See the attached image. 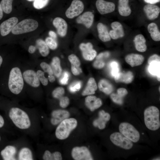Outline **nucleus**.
Here are the masks:
<instances>
[{
	"mask_svg": "<svg viewBox=\"0 0 160 160\" xmlns=\"http://www.w3.org/2000/svg\"><path fill=\"white\" fill-rule=\"evenodd\" d=\"M9 117L17 128L26 129L31 125V122L28 114L24 111L17 107L11 108L9 112Z\"/></svg>",
	"mask_w": 160,
	"mask_h": 160,
	"instance_id": "1",
	"label": "nucleus"
},
{
	"mask_svg": "<svg viewBox=\"0 0 160 160\" xmlns=\"http://www.w3.org/2000/svg\"><path fill=\"white\" fill-rule=\"evenodd\" d=\"M144 115L145 124L148 129L155 131L159 128L160 112L157 108L154 106L148 107L145 110Z\"/></svg>",
	"mask_w": 160,
	"mask_h": 160,
	"instance_id": "2",
	"label": "nucleus"
},
{
	"mask_svg": "<svg viewBox=\"0 0 160 160\" xmlns=\"http://www.w3.org/2000/svg\"><path fill=\"white\" fill-rule=\"evenodd\" d=\"M8 87L10 90L14 94H19L22 90L24 82L20 69L14 67L11 70L9 75Z\"/></svg>",
	"mask_w": 160,
	"mask_h": 160,
	"instance_id": "3",
	"label": "nucleus"
},
{
	"mask_svg": "<svg viewBox=\"0 0 160 160\" xmlns=\"http://www.w3.org/2000/svg\"><path fill=\"white\" fill-rule=\"evenodd\" d=\"M77 120L74 118L66 119L60 122L57 127L55 135L56 137L61 140L66 139L71 132L77 126Z\"/></svg>",
	"mask_w": 160,
	"mask_h": 160,
	"instance_id": "4",
	"label": "nucleus"
},
{
	"mask_svg": "<svg viewBox=\"0 0 160 160\" xmlns=\"http://www.w3.org/2000/svg\"><path fill=\"white\" fill-rule=\"evenodd\" d=\"M38 25V22L34 20L26 19L17 24L12 30V33L17 35L30 32L36 29Z\"/></svg>",
	"mask_w": 160,
	"mask_h": 160,
	"instance_id": "5",
	"label": "nucleus"
},
{
	"mask_svg": "<svg viewBox=\"0 0 160 160\" xmlns=\"http://www.w3.org/2000/svg\"><path fill=\"white\" fill-rule=\"evenodd\" d=\"M121 133L134 143L138 142L140 138L138 131L131 124L127 122L121 123L119 126Z\"/></svg>",
	"mask_w": 160,
	"mask_h": 160,
	"instance_id": "6",
	"label": "nucleus"
},
{
	"mask_svg": "<svg viewBox=\"0 0 160 160\" xmlns=\"http://www.w3.org/2000/svg\"><path fill=\"white\" fill-rule=\"evenodd\" d=\"M85 4L81 0H72L66 9L65 15L69 19H73L80 15L84 11Z\"/></svg>",
	"mask_w": 160,
	"mask_h": 160,
	"instance_id": "7",
	"label": "nucleus"
},
{
	"mask_svg": "<svg viewBox=\"0 0 160 160\" xmlns=\"http://www.w3.org/2000/svg\"><path fill=\"white\" fill-rule=\"evenodd\" d=\"M110 138L114 144L125 149H130L133 146L132 142L120 132L113 133L111 135Z\"/></svg>",
	"mask_w": 160,
	"mask_h": 160,
	"instance_id": "8",
	"label": "nucleus"
},
{
	"mask_svg": "<svg viewBox=\"0 0 160 160\" xmlns=\"http://www.w3.org/2000/svg\"><path fill=\"white\" fill-rule=\"evenodd\" d=\"M73 158L75 160H92L93 158L87 148L85 146L76 147L71 151Z\"/></svg>",
	"mask_w": 160,
	"mask_h": 160,
	"instance_id": "9",
	"label": "nucleus"
},
{
	"mask_svg": "<svg viewBox=\"0 0 160 160\" xmlns=\"http://www.w3.org/2000/svg\"><path fill=\"white\" fill-rule=\"evenodd\" d=\"M95 4L97 11L101 15L112 12L115 9V5L113 2L105 0H96Z\"/></svg>",
	"mask_w": 160,
	"mask_h": 160,
	"instance_id": "10",
	"label": "nucleus"
},
{
	"mask_svg": "<svg viewBox=\"0 0 160 160\" xmlns=\"http://www.w3.org/2000/svg\"><path fill=\"white\" fill-rule=\"evenodd\" d=\"M79 48L82 51L83 57L87 60H92L96 56L97 52L93 49L92 44L90 42L81 44Z\"/></svg>",
	"mask_w": 160,
	"mask_h": 160,
	"instance_id": "11",
	"label": "nucleus"
},
{
	"mask_svg": "<svg viewBox=\"0 0 160 160\" xmlns=\"http://www.w3.org/2000/svg\"><path fill=\"white\" fill-rule=\"evenodd\" d=\"M51 115L50 122L53 125H55L68 118L70 114L69 112L66 110L58 109L53 111Z\"/></svg>",
	"mask_w": 160,
	"mask_h": 160,
	"instance_id": "12",
	"label": "nucleus"
},
{
	"mask_svg": "<svg viewBox=\"0 0 160 160\" xmlns=\"http://www.w3.org/2000/svg\"><path fill=\"white\" fill-rule=\"evenodd\" d=\"M18 22L17 18L13 17L2 22L0 25L1 35L4 36L8 35L17 24Z\"/></svg>",
	"mask_w": 160,
	"mask_h": 160,
	"instance_id": "13",
	"label": "nucleus"
},
{
	"mask_svg": "<svg viewBox=\"0 0 160 160\" xmlns=\"http://www.w3.org/2000/svg\"><path fill=\"white\" fill-rule=\"evenodd\" d=\"M23 77L25 82L29 85L34 87H37L40 84L36 73L34 71L28 70L23 73Z\"/></svg>",
	"mask_w": 160,
	"mask_h": 160,
	"instance_id": "14",
	"label": "nucleus"
},
{
	"mask_svg": "<svg viewBox=\"0 0 160 160\" xmlns=\"http://www.w3.org/2000/svg\"><path fill=\"white\" fill-rule=\"evenodd\" d=\"M53 24L57 29V33L60 36L63 37L66 36L68 26L64 19L60 17H56L53 20Z\"/></svg>",
	"mask_w": 160,
	"mask_h": 160,
	"instance_id": "15",
	"label": "nucleus"
},
{
	"mask_svg": "<svg viewBox=\"0 0 160 160\" xmlns=\"http://www.w3.org/2000/svg\"><path fill=\"white\" fill-rule=\"evenodd\" d=\"M94 15L89 11L85 12L79 15L76 19L77 23L84 25L87 28H90L93 22Z\"/></svg>",
	"mask_w": 160,
	"mask_h": 160,
	"instance_id": "16",
	"label": "nucleus"
},
{
	"mask_svg": "<svg viewBox=\"0 0 160 160\" xmlns=\"http://www.w3.org/2000/svg\"><path fill=\"white\" fill-rule=\"evenodd\" d=\"M98 115V118L94 120L93 124L94 127L102 129L105 128L106 122L110 120V115L103 110L99 112Z\"/></svg>",
	"mask_w": 160,
	"mask_h": 160,
	"instance_id": "17",
	"label": "nucleus"
},
{
	"mask_svg": "<svg viewBox=\"0 0 160 160\" xmlns=\"http://www.w3.org/2000/svg\"><path fill=\"white\" fill-rule=\"evenodd\" d=\"M111 26L113 30L110 31L109 33L113 39H117L124 36L123 27L120 23L117 21L113 22L111 24Z\"/></svg>",
	"mask_w": 160,
	"mask_h": 160,
	"instance_id": "18",
	"label": "nucleus"
},
{
	"mask_svg": "<svg viewBox=\"0 0 160 160\" xmlns=\"http://www.w3.org/2000/svg\"><path fill=\"white\" fill-rule=\"evenodd\" d=\"M143 10L147 18L153 20L158 17L160 12V8L157 5L148 4L145 5Z\"/></svg>",
	"mask_w": 160,
	"mask_h": 160,
	"instance_id": "19",
	"label": "nucleus"
},
{
	"mask_svg": "<svg viewBox=\"0 0 160 160\" xmlns=\"http://www.w3.org/2000/svg\"><path fill=\"white\" fill-rule=\"evenodd\" d=\"M85 103L87 108L92 111L98 108L102 105L101 99L94 95H89L86 97Z\"/></svg>",
	"mask_w": 160,
	"mask_h": 160,
	"instance_id": "20",
	"label": "nucleus"
},
{
	"mask_svg": "<svg viewBox=\"0 0 160 160\" xmlns=\"http://www.w3.org/2000/svg\"><path fill=\"white\" fill-rule=\"evenodd\" d=\"M126 62L132 67L141 65L143 63L144 58L140 54L132 53L128 54L125 57Z\"/></svg>",
	"mask_w": 160,
	"mask_h": 160,
	"instance_id": "21",
	"label": "nucleus"
},
{
	"mask_svg": "<svg viewBox=\"0 0 160 160\" xmlns=\"http://www.w3.org/2000/svg\"><path fill=\"white\" fill-rule=\"evenodd\" d=\"M16 152L17 150L15 146L8 145L1 151L0 154L4 160H15V156Z\"/></svg>",
	"mask_w": 160,
	"mask_h": 160,
	"instance_id": "22",
	"label": "nucleus"
},
{
	"mask_svg": "<svg viewBox=\"0 0 160 160\" xmlns=\"http://www.w3.org/2000/svg\"><path fill=\"white\" fill-rule=\"evenodd\" d=\"M115 80L116 82H122L125 84L131 83L133 81L134 75L131 71L119 72L114 77Z\"/></svg>",
	"mask_w": 160,
	"mask_h": 160,
	"instance_id": "23",
	"label": "nucleus"
},
{
	"mask_svg": "<svg viewBox=\"0 0 160 160\" xmlns=\"http://www.w3.org/2000/svg\"><path fill=\"white\" fill-rule=\"evenodd\" d=\"M129 3V0H119L118 9L121 15L126 17L130 15L131 10Z\"/></svg>",
	"mask_w": 160,
	"mask_h": 160,
	"instance_id": "24",
	"label": "nucleus"
},
{
	"mask_svg": "<svg viewBox=\"0 0 160 160\" xmlns=\"http://www.w3.org/2000/svg\"><path fill=\"white\" fill-rule=\"evenodd\" d=\"M100 39L103 42L109 41L111 40L107 28L106 26L101 23H99L97 26Z\"/></svg>",
	"mask_w": 160,
	"mask_h": 160,
	"instance_id": "25",
	"label": "nucleus"
},
{
	"mask_svg": "<svg viewBox=\"0 0 160 160\" xmlns=\"http://www.w3.org/2000/svg\"><path fill=\"white\" fill-rule=\"evenodd\" d=\"M134 42L135 48L137 51L141 52H144L146 50V40L143 35L139 34L137 35L134 39Z\"/></svg>",
	"mask_w": 160,
	"mask_h": 160,
	"instance_id": "26",
	"label": "nucleus"
},
{
	"mask_svg": "<svg viewBox=\"0 0 160 160\" xmlns=\"http://www.w3.org/2000/svg\"><path fill=\"white\" fill-rule=\"evenodd\" d=\"M97 89V86L95 81L93 78H90L89 79L87 86L82 92L83 96L94 94Z\"/></svg>",
	"mask_w": 160,
	"mask_h": 160,
	"instance_id": "27",
	"label": "nucleus"
},
{
	"mask_svg": "<svg viewBox=\"0 0 160 160\" xmlns=\"http://www.w3.org/2000/svg\"><path fill=\"white\" fill-rule=\"evenodd\" d=\"M147 28L153 40L156 41H160V32L157 25L155 23H150L148 25Z\"/></svg>",
	"mask_w": 160,
	"mask_h": 160,
	"instance_id": "28",
	"label": "nucleus"
},
{
	"mask_svg": "<svg viewBox=\"0 0 160 160\" xmlns=\"http://www.w3.org/2000/svg\"><path fill=\"white\" fill-rule=\"evenodd\" d=\"M100 90L107 95L110 94L113 89L112 84L108 80L102 79L100 81L98 84Z\"/></svg>",
	"mask_w": 160,
	"mask_h": 160,
	"instance_id": "29",
	"label": "nucleus"
},
{
	"mask_svg": "<svg viewBox=\"0 0 160 160\" xmlns=\"http://www.w3.org/2000/svg\"><path fill=\"white\" fill-rule=\"evenodd\" d=\"M60 60L57 57H54L51 63V67L53 74L57 77H59L62 73V69L60 65Z\"/></svg>",
	"mask_w": 160,
	"mask_h": 160,
	"instance_id": "30",
	"label": "nucleus"
},
{
	"mask_svg": "<svg viewBox=\"0 0 160 160\" xmlns=\"http://www.w3.org/2000/svg\"><path fill=\"white\" fill-rule=\"evenodd\" d=\"M160 62L153 61L149 64L148 70L151 75L156 76L157 79L160 81Z\"/></svg>",
	"mask_w": 160,
	"mask_h": 160,
	"instance_id": "31",
	"label": "nucleus"
},
{
	"mask_svg": "<svg viewBox=\"0 0 160 160\" xmlns=\"http://www.w3.org/2000/svg\"><path fill=\"white\" fill-rule=\"evenodd\" d=\"M36 46L42 56L46 57L49 53V47L45 41L41 39H38L36 41Z\"/></svg>",
	"mask_w": 160,
	"mask_h": 160,
	"instance_id": "32",
	"label": "nucleus"
},
{
	"mask_svg": "<svg viewBox=\"0 0 160 160\" xmlns=\"http://www.w3.org/2000/svg\"><path fill=\"white\" fill-rule=\"evenodd\" d=\"M43 159L44 160H61L62 157L59 152L55 151L52 153L49 151L46 150L43 155Z\"/></svg>",
	"mask_w": 160,
	"mask_h": 160,
	"instance_id": "33",
	"label": "nucleus"
},
{
	"mask_svg": "<svg viewBox=\"0 0 160 160\" xmlns=\"http://www.w3.org/2000/svg\"><path fill=\"white\" fill-rule=\"evenodd\" d=\"M18 159L20 160H33L32 152L31 150L27 147L22 148L19 153Z\"/></svg>",
	"mask_w": 160,
	"mask_h": 160,
	"instance_id": "34",
	"label": "nucleus"
},
{
	"mask_svg": "<svg viewBox=\"0 0 160 160\" xmlns=\"http://www.w3.org/2000/svg\"><path fill=\"white\" fill-rule=\"evenodd\" d=\"M13 0H2L0 4L3 11L6 14H9L12 10Z\"/></svg>",
	"mask_w": 160,
	"mask_h": 160,
	"instance_id": "35",
	"label": "nucleus"
},
{
	"mask_svg": "<svg viewBox=\"0 0 160 160\" xmlns=\"http://www.w3.org/2000/svg\"><path fill=\"white\" fill-rule=\"evenodd\" d=\"M64 93V89L62 87H59L56 88L53 91L52 94L54 98L59 99L63 96Z\"/></svg>",
	"mask_w": 160,
	"mask_h": 160,
	"instance_id": "36",
	"label": "nucleus"
},
{
	"mask_svg": "<svg viewBox=\"0 0 160 160\" xmlns=\"http://www.w3.org/2000/svg\"><path fill=\"white\" fill-rule=\"evenodd\" d=\"M45 42L50 49L54 50L57 47V44L55 40L51 37H47L46 39Z\"/></svg>",
	"mask_w": 160,
	"mask_h": 160,
	"instance_id": "37",
	"label": "nucleus"
},
{
	"mask_svg": "<svg viewBox=\"0 0 160 160\" xmlns=\"http://www.w3.org/2000/svg\"><path fill=\"white\" fill-rule=\"evenodd\" d=\"M49 0H35L33 6L36 9H40L44 7L48 3Z\"/></svg>",
	"mask_w": 160,
	"mask_h": 160,
	"instance_id": "38",
	"label": "nucleus"
},
{
	"mask_svg": "<svg viewBox=\"0 0 160 160\" xmlns=\"http://www.w3.org/2000/svg\"><path fill=\"white\" fill-rule=\"evenodd\" d=\"M36 74L39 81L44 86H46L48 84V79L44 76V72L43 71L38 70Z\"/></svg>",
	"mask_w": 160,
	"mask_h": 160,
	"instance_id": "39",
	"label": "nucleus"
},
{
	"mask_svg": "<svg viewBox=\"0 0 160 160\" xmlns=\"http://www.w3.org/2000/svg\"><path fill=\"white\" fill-rule=\"evenodd\" d=\"M68 59L71 64L77 67H79L80 62L79 58L76 55L71 54L68 56Z\"/></svg>",
	"mask_w": 160,
	"mask_h": 160,
	"instance_id": "40",
	"label": "nucleus"
},
{
	"mask_svg": "<svg viewBox=\"0 0 160 160\" xmlns=\"http://www.w3.org/2000/svg\"><path fill=\"white\" fill-rule=\"evenodd\" d=\"M111 74L115 77L119 72L118 64L116 62H112L111 64Z\"/></svg>",
	"mask_w": 160,
	"mask_h": 160,
	"instance_id": "41",
	"label": "nucleus"
},
{
	"mask_svg": "<svg viewBox=\"0 0 160 160\" xmlns=\"http://www.w3.org/2000/svg\"><path fill=\"white\" fill-rule=\"evenodd\" d=\"M81 82L80 81H77L73 82L70 86L69 89L70 92H74L79 91L81 87Z\"/></svg>",
	"mask_w": 160,
	"mask_h": 160,
	"instance_id": "42",
	"label": "nucleus"
},
{
	"mask_svg": "<svg viewBox=\"0 0 160 160\" xmlns=\"http://www.w3.org/2000/svg\"><path fill=\"white\" fill-rule=\"evenodd\" d=\"M110 96L112 100L115 103L119 105H122L123 103L122 97L118 94L113 93L111 94Z\"/></svg>",
	"mask_w": 160,
	"mask_h": 160,
	"instance_id": "43",
	"label": "nucleus"
},
{
	"mask_svg": "<svg viewBox=\"0 0 160 160\" xmlns=\"http://www.w3.org/2000/svg\"><path fill=\"white\" fill-rule=\"evenodd\" d=\"M40 65L44 71L47 73L49 75H52L53 74L51 67L47 63L43 62L41 63Z\"/></svg>",
	"mask_w": 160,
	"mask_h": 160,
	"instance_id": "44",
	"label": "nucleus"
},
{
	"mask_svg": "<svg viewBox=\"0 0 160 160\" xmlns=\"http://www.w3.org/2000/svg\"><path fill=\"white\" fill-rule=\"evenodd\" d=\"M59 99L60 100V105L62 108H65L69 105L70 100L68 97L63 96Z\"/></svg>",
	"mask_w": 160,
	"mask_h": 160,
	"instance_id": "45",
	"label": "nucleus"
},
{
	"mask_svg": "<svg viewBox=\"0 0 160 160\" xmlns=\"http://www.w3.org/2000/svg\"><path fill=\"white\" fill-rule=\"evenodd\" d=\"M105 64V63L101 59H96L94 62L93 66L96 68L101 69L103 68Z\"/></svg>",
	"mask_w": 160,
	"mask_h": 160,
	"instance_id": "46",
	"label": "nucleus"
},
{
	"mask_svg": "<svg viewBox=\"0 0 160 160\" xmlns=\"http://www.w3.org/2000/svg\"><path fill=\"white\" fill-rule=\"evenodd\" d=\"M69 76L68 72L67 71L65 72L62 77L60 80V83L63 85L67 84L68 82Z\"/></svg>",
	"mask_w": 160,
	"mask_h": 160,
	"instance_id": "47",
	"label": "nucleus"
},
{
	"mask_svg": "<svg viewBox=\"0 0 160 160\" xmlns=\"http://www.w3.org/2000/svg\"><path fill=\"white\" fill-rule=\"evenodd\" d=\"M153 61L160 62V56L157 54H154L151 56L148 59V64Z\"/></svg>",
	"mask_w": 160,
	"mask_h": 160,
	"instance_id": "48",
	"label": "nucleus"
},
{
	"mask_svg": "<svg viewBox=\"0 0 160 160\" xmlns=\"http://www.w3.org/2000/svg\"><path fill=\"white\" fill-rule=\"evenodd\" d=\"M71 70L72 73L75 75H78L81 72L79 67H77L72 64H71Z\"/></svg>",
	"mask_w": 160,
	"mask_h": 160,
	"instance_id": "49",
	"label": "nucleus"
},
{
	"mask_svg": "<svg viewBox=\"0 0 160 160\" xmlns=\"http://www.w3.org/2000/svg\"><path fill=\"white\" fill-rule=\"evenodd\" d=\"M117 94L122 97L127 95L128 93L127 90L124 88L118 89L117 90Z\"/></svg>",
	"mask_w": 160,
	"mask_h": 160,
	"instance_id": "50",
	"label": "nucleus"
},
{
	"mask_svg": "<svg viewBox=\"0 0 160 160\" xmlns=\"http://www.w3.org/2000/svg\"><path fill=\"white\" fill-rule=\"evenodd\" d=\"M109 53L108 52L101 53L96 57V59H101L103 57H107L109 56Z\"/></svg>",
	"mask_w": 160,
	"mask_h": 160,
	"instance_id": "51",
	"label": "nucleus"
},
{
	"mask_svg": "<svg viewBox=\"0 0 160 160\" xmlns=\"http://www.w3.org/2000/svg\"><path fill=\"white\" fill-rule=\"evenodd\" d=\"M49 34L50 37L55 40L56 39L57 36L55 33L54 31H50L49 32Z\"/></svg>",
	"mask_w": 160,
	"mask_h": 160,
	"instance_id": "52",
	"label": "nucleus"
},
{
	"mask_svg": "<svg viewBox=\"0 0 160 160\" xmlns=\"http://www.w3.org/2000/svg\"><path fill=\"white\" fill-rule=\"evenodd\" d=\"M36 50V47H35L33 45L30 46L28 48V52L31 53L32 54Z\"/></svg>",
	"mask_w": 160,
	"mask_h": 160,
	"instance_id": "53",
	"label": "nucleus"
},
{
	"mask_svg": "<svg viewBox=\"0 0 160 160\" xmlns=\"http://www.w3.org/2000/svg\"><path fill=\"white\" fill-rule=\"evenodd\" d=\"M147 3L150 4H154L160 2V0H144Z\"/></svg>",
	"mask_w": 160,
	"mask_h": 160,
	"instance_id": "54",
	"label": "nucleus"
},
{
	"mask_svg": "<svg viewBox=\"0 0 160 160\" xmlns=\"http://www.w3.org/2000/svg\"><path fill=\"white\" fill-rule=\"evenodd\" d=\"M4 124V121L3 117L0 115V128L2 127Z\"/></svg>",
	"mask_w": 160,
	"mask_h": 160,
	"instance_id": "55",
	"label": "nucleus"
},
{
	"mask_svg": "<svg viewBox=\"0 0 160 160\" xmlns=\"http://www.w3.org/2000/svg\"><path fill=\"white\" fill-rule=\"evenodd\" d=\"M49 80L51 82H54L55 80V78L54 76L52 75H49L48 76Z\"/></svg>",
	"mask_w": 160,
	"mask_h": 160,
	"instance_id": "56",
	"label": "nucleus"
},
{
	"mask_svg": "<svg viewBox=\"0 0 160 160\" xmlns=\"http://www.w3.org/2000/svg\"><path fill=\"white\" fill-rule=\"evenodd\" d=\"M3 16V10L0 3V20L2 18Z\"/></svg>",
	"mask_w": 160,
	"mask_h": 160,
	"instance_id": "57",
	"label": "nucleus"
},
{
	"mask_svg": "<svg viewBox=\"0 0 160 160\" xmlns=\"http://www.w3.org/2000/svg\"><path fill=\"white\" fill-rule=\"evenodd\" d=\"M3 61V59L1 56L0 55V67L2 64Z\"/></svg>",
	"mask_w": 160,
	"mask_h": 160,
	"instance_id": "58",
	"label": "nucleus"
},
{
	"mask_svg": "<svg viewBox=\"0 0 160 160\" xmlns=\"http://www.w3.org/2000/svg\"><path fill=\"white\" fill-rule=\"evenodd\" d=\"M28 1H35V0H27Z\"/></svg>",
	"mask_w": 160,
	"mask_h": 160,
	"instance_id": "59",
	"label": "nucleus"
},
{
	"mask_svg": "<svg viewBox=\"0 0 160 160\" xmlns=\"http://www.w3.org/2000/svg\"><path fill=\"white\" fill-rule=\"evenodd\" d=\"M1 137L0 136V141H1Z\"/></svg>",
	"mask_w": 160,
	"mask_h": 160,
	"instance_id": "60",
	"label": "nucleus"
}]
</instances>
